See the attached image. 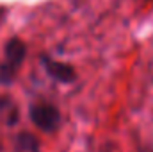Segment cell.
Returning a JSON list of instances; mask_svg holds the SVG:
<instances>
[{
	"label": "cell",
	"mask_w": 153,
	"mask_h": 152,
	"mask_svg": "<svg viewBox=\"0 0 153 152\" xmlns=\"http://www.w3.org/2000/svg\"><path fill=\"white\" fill-rule=\"evenodd\" d=\"M27 56V45L20 38H11L5 43L4 59L0 63V84L9 86L18 75L20 66L23 65V59Z\"/></svg>",
	"instance_id": "obj_1"
},
{
	"label": "cell",
	"mask_w": 153,
	"mask_h": 152,
	"mask_svg": "<svg viewBox=\"0 0 153 152\" xmlns=\"http://www.w3.org/2000/svg\"><path fill=\"white\" fill-rule=\"evenodd\" d=\"M30 122L43 132H55L61 127V111L48 100H38L29 106Z\"/></svg>",
	"instance_id": "obj_2"
},
{
	"label": "cell",
	"mask_w": 153,
	"mask_h": 152,
	"mask_svg": "<svg viewBox=\"0 0 153 152\" xmlns=\"http://www.w3.org/2000/svg\"><path fill=\"white\" fill-rule=\"evenodd\" d=\"M39 63H41L43 70L46 72V75L59 84H71L76 81V70L70 63H62L59 59L46 56V54L39 56Z\"/></svg>",
	"instance_id": "obj_3"
},
{
	"label": "cell",
	"mask_w": 153,
	"mask_h": 152,
	"mask_svg": "<svg viewBox=\"0 0 153 152\" xmlns=\"http://www.w3.org/2000/svg\"><path fill=\"white\" fill-rule=\"evenodd\" d=\"M14 152H41L38 138L32 132H20L14 138Z\"/></svg>",
	"instance_id": "obj_4"
}]
</instances>
